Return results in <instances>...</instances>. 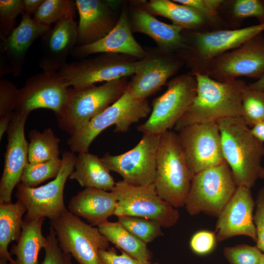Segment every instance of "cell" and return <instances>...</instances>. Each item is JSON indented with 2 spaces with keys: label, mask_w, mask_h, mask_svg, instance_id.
I'll return each mask as SVG.
<instances>
[{
  "label": "cell",
  "mask_w": 264,
  "mask_h": 264,
  "mask_svg": "<svg viewBox=\"0 0 264 264\" xmlns=\"http://www.w3.org/2000/svg\"><path fill=\"white\" fill-rule=\"evenodd\" d=\"M231 13L238 20L255 18L259 23H264V0H234L232 2Z\"/></svg>",
  "instance_id": "40"
},
{
  "label": "cell",
  "mask_w": 264,
  "mask_h": 264,
  "mask_svg": "<svg viewBox=\"0 0 264 264\" xmlns=\"http://www.w3.org/2000/svg\"><path fill=\"white\" fill-rule=\"evenodd\" d=\"M62 165L59 158L44 162L32 164L28 162L23 170L20 183L28 187H36L40 183L55 178L58 175Z\"/></svg>",
  "instance_id": "33"
},
{
  "label": "cell",
  "mask_w": 264,
  "mask_h": 264,
  "mask_svg": "<svg viewBox=\"0 0 264 264\" xmlns=\"http://www.w3.org/2000/svg\"><path fill=\"white\" fill-rule=\"evenodd\" d=\"M197 82L194 100L174 127L176 132L197 123L241 117L242 96L247 85L238 79L224 82L206 74L193 73Z\"/></svg>",
  "instance_id": "1"
},
{
  "label": "cell",
  "mask_w": 264,
  "mask_h": 264,
  "mask_svg": "<svg viewBox=\"0 0 264 264\" xmlns=\"http://www.w3.org/2000/svg\"><path fill=\"white\" fill-rule=\"evenodd\" d=\"M69 87L58 72L35 74L18 89L14 112L28 116L36 109H47L57 114L66 103Z\"/></svg>",
  "instance_id": "16"
},
{
  "label": "cell",
  "mask_w": 264,
  "mask_h": 264,
  "mask_svg": "<svg viewBox=\"0 0 264 264\" xmlns=\"http://www.w3.org/2000/svg\"><path fill=\"white\" fill-rule=\"evenodd\" d=\"M151 109L146 99L134 97L128 88L116 102L70 136L67 144L72 152H88L94 139L104 130L115 126L114 132H127L131 125L146 117Z\"/></svg>",
  "instance_id": "5"
},
{
  "label": "cell",
  "mask_w": 264,
  "mask_h": 264,
  "mask_svg": "<svg viewBox=\"0 0 264 264\" xmlns=\"http://www.w3.org/2000/svg\"><path fill=\"white\" fill-rule=\"evenodd\" d=\"M196 89L194 74L181 75L172 79L165 92L154 100L150 116L137 126L138 131L143 134L160 136L171 130L190 107Z\"/></svg>",
  "instance_id": "7"
},
{
  "label": "cell",
  "mask_w": 264,
  "mask_h": 264,
  "mask_svg": "<svg viewBox=\"0 0 264 264\" xmlns=\"http://www.w3.org/2000/svg\"><path fill=\"white\" fill-rule=\"evenodd\" d=\"M128 83L123 78L98 86L69 88L66 103L55 114L59 128L73 135L120 98Z\"/></svg>",
  "instance_id": "3"
},
{
  "label": "cell",
  "mask_w": 264,
  "mask_h": 264,
  "mask_svg": "<svg viewBox=\"0 0 264 264\" xmlns=\"http://www.w3.org/2000/svg\"><path fill=\"white\" fill-rule=\"evenodd\" d=\"M76 158L73 153L64 151L59 173L44 185L28 187L20 182L17 185L15 196L26 208L25 217L31 219L48 218L52 220L67 210L64 190L67 179L74 169Z\"/></svg>",
  "instance_id": "11"
},
{
  "label": "cell",
  "mask_w": 264,
  "mask_h": 264,
  "mask_svg": "<svg viewBox=\"0 0 264 264\" xmlns=\"http://www.w3.org/2000/svg\"><path fill=\"white\" fill-rule=\"evenodd\" d=\"M131 22L133 31L149 36L163 52H170L186 47L181 27L163 22L146 10H134Z\"/></svg>",
  "instance_id": "25"
},
{
  "label": "cell",
  "mask_w": 264,
  "mask_h": 264,
  "mask_svg": "<svg viewBox=\"0 0 264 264\" xmlns=\"http://www.w3.org/2000/svg\"><path fill=\"white\" fill-rule=\"evenodd\" d=\"M160 138L159 136L143 134L131 150L114 155L107 153L101 160L110 171L118 173L129 184L135 186L153 184Z\"/></svg>",
  "instance_id": "13"
},
{
  "label": "cell",
  "mask_w": 264,
  "mask_h": 264,
  "mask_svg": "<svg viewBox=\"0 0 264 264\" xmlns=\"http://www.w3.org/2000/svg\"><path fill=\"white\" fill-rule=\"evenodd\" d=\"M241 117L249 128L264 120V90L246 88L242 96Z\"/></svg>",
  "instance_id": "35"
},
{
  "label": "cell",
  "mask_w": 264,
  "mask_h": 264,
  "mask_svg": "<svg viewBox=\"0 0 264 264\" xmlns=\"http://www.w3.org/2000/svg\"><path fill=\"white\" fill-rule=\"evenodd\" d=\"M44 219H23L20 237L10 252L16 256L17 264H38L40 251L44 248L46 240L42 233Z\"/></svg>",
  "instance_id": "27"
},
{
  "label": "cell",
  "mask_w": 264,
  "mask_h": 264,
  "mask_svg": "<svg viewBox=\"0 0 264 264\" xmlns=\"http://www.w3.org/2000/svg\"><path fill=\"white\" fill-rule=\"evenodd\" d=\"M117 218V221L125 228L147 244L163 235L162 226L154 220L126 216Z\"/></svg>",
  "instance_id": "34"
},
{
  "label": "cell",
  "mask_w": 264,
  "mask_h": 264,
  "mask_svg": "<svg viewBox=\"0 0 264 264\" xmlns=\"http://www.w3.org/2000/svg\"><path fill=\"white\" fill-rule=\"evenodd\" d=\"M46 239L43 248L44 256L41 264H74L72 261V256L64 252L60 247L56 233L51 226Z\"/></svg>",
  "instance_id": "39"
},
{
  "label": "cell",
  "mask_w": 264,
  "mask_h": 264,
  "mask_svg": "<svg viewBox=\"0 0 264 264\" xmlns=\"http://www.w3.org/2000/svg\"><path fill=\"white\" fill-rule=\"evenodd\" d=\"M101 234L110 242L142 264H149L152 257L147 243L125 228L118 221H107L98 226Z\"/></svg>",
  "instance_id": "30"
},
{
  "label": "cell",
  "mask_w": 264,
  "mask_h": 264,
  "mask_svg": "<svg viewBox=\"0 0 264 264\" xmlns=\"http://www.w3.org/2000/svg\"><path fill=\"white\" fill-rule=\"evenodd\" d=\"M181 65L182 61L175 57L148 54L139 60L128 89L134 97L145 100L163 86Z\"/></svg>",
  "instance_id": "20"
},
{
  "label": "cell",
  "mask_w": 264,
  "mask_h": 264,
  "mask_svg": "<svg viewBox=\"0 0 264 264\" xmlns=\"http://www.w3.org/2000/svg\"><path fill=\"white\" fill-rule=\"evenodd\" d=\"M254 222L256 231V246L264 253V187L261 188L255 201Z\"/></svg>",
  "instance_id": "43"
},
{
  "label": "cell",
  "mask_w": 264,
  "mask_h": 264,
  "mask_svg": "<svg viewBox=\"0 0 264 264\" xmlns=\"http://www.w3.org/2000/svg\"><path fill=\"white\" fill-rule=\"evenodd\" d=\"M28 116L14 112L7 131L8 143L0 181V203L11 202L14 189L20 182L28 161V143L24 135Z\"/></svg>",
  "instance_id": "17"
},
{
  "label": "cell",
  "mask_w": 264,
  "mask_h": 264,
  "mask_svg": "<svg viewBox=\"0 0 264 264\" xmlns=\"http://www.w3.org/2000/svg\"><path fill=\"white\" fill-rule=\"evenodd\" d=\"M79 15L76 46L90 44L103 38L118 21L114 12L116 1L76 0Z\"/></svg>",
  "instance_id": "21"
},
{
  "label": "cell",
  "mask_w": 264,
  "mask_h": 264,
  "mask_svg": "<svg viewBox=\"0 0 264 264\" xmlns=\"http://www.w3.org/2000/svg\"><path fill=\"white\" fill-rule=\"evenodd\" d=\"M117 204V198L111 191L85 188L71 198L68 210L86 219L91 225L98 226L114 215Z\"/></svg>",
  "instance_id": "24"
},
{
  "label": "cell",
  "mask_w": 264,
  "mask_h": 264,
  "mask_svg": "<svg viewBox=\"0 0 264 264\" xmlns=\"http://www.w3.org/2000/svg\"><path fill=\"white\" fill-rule=\"evenodd\" d=\"M193 176L182 152L177 133L160 136L154 185L159 196L176 208L185 206Z\"/></svg>",
  "instance_id": "4"
},
{
  "label": "cell",
  "mask_w": 264,
  "mask_h": 264,
  "mask_svg": "<svg viewBox=\"0 0 264 264\" xmlns=\"http://www.w3.org/2000/svg\"><path fill=\"white\" fill-rule=\"evenodd\" d=\"M258 264H264V253H263L261 258Z\"/></svg>",
  "instance_id": "50"
},
{
  "label": "cell",
  "mask_w": 264,
  "mask_h": 264,
  "mask_svg": "<svg viewBox=\"0 0 264 264\" xmlns=\"http://www.w3.org/2000/svg\"><path fill=\"white\" fill-rule=\"evenodd\" d=\"M51 27L35 21L24 13L19 24L7 37L0 38V76L9 73L17 77L21 74L24 60L34 42Z\"/></svg>",
  "instance_id": "19"
},
{
  "label": "cell",
  "mask_w": 264,
  "mask_h": 264,
  "mask_svg": "<svg viewBox=\"0 0 264 264\" xmlns=\"http://www.w3.org/2000/svg\"><path fill=\"white\" fill-rule=\"evenodd\" d=\"M217 123L223 158L237 186L251 189L260 178L263 143L253 136L241 117L224 118Z\"/></svg>",
  "instance_id": "2"
},
{
  "label": "cell",
  "mask_w": 264,
  "mask_h": 264,
  "mask_svg": "<svg viewBox=\"0 0 264 264\" xmlns=\"http://www.w3.org/2000/svg\"><path fill=\"white\" fill-rule=\"evenodd\" d=\"M264 31V23L244 28L198 31L192 36L189 62L193 73H204L210 62Z\"/></svg>",
  "instance_id": "14"
},
{
  "label": "cell",
  "mask_w": 264,
  "mask_h": 264,
  "mask_svg": "<svg viewBox=\"0 0 264 264\" xmlns=\"http://www.w3.org/2000/svg\"><path fill=\"white\" fill-rule=\"evenodd\" d=\"M76 11L75 0H44L33 19L41 24L51 26L63 20H74Z\"/></svg>",
  "instance_id": "32"
},
{
  "label": "cell",
  "mask_w": 264,
  "mask_h": 264,
  "mask_svg": "<svg viewBox=\"0 0 264 264\" xmlns=\"http://www.w3.org/2000/svg\"><path fill=\"white\" fill-rule=\"evenodd\" d=\"M0 264H11L8 261L0 258Z\"/></svg>",
  "instance_id": "48"
},
{
  "label": "cell",
  "mask_w": 264,
  "mask_h": 264,
  "mask_svg": "<svg viewBox=\"0 0 264 264\" xmlns=\"http://www.w3.org/2000/svg\"><path fill=\"white\" fill-rule=\"evenodd\" d=\"M18 88L9 80H0V139L7 132L12 120Z\"/></svg>",
  "instance_id": "36"
},
{
  "label": "cell",
  "mask_w": 264,
  "mask_h": 264,
  "mask_svg": "<svg viewBox=\"0 0 264 264\" xmlns=\"http://www.w3.org/2000/svg\"><path fill=\"white\" fill-rule=\"evenodd\" d=\"M121 252L119 255L113 248L100 250L102 264H142L124 251Z\"/></svg>",
  "instance_id": "44"
},
{
  "label": "cell",
  "mask_w": 264,
  "mask_h": 264,
  "mask_svg": "<svg viewBox=\"0 0 264 264\" xmlns=\"http://www.w3.org/2000/svg\"><path fill=\"white\" fill-rule=\"evenodd\" d=\"M256 246L246 244L225 247L223 254L230 264H258L263 254Z\"/></svg>",
  "instance_id": "38"
},
{
  "label": "cell",
  "mask_w": 264,
  "mask_h": 264,
  "mask_svg": "<svg viewBox=\"0 0 264 264\" xmlns=\"http://www.w3.org/2000/svg\"><path fill=\"white\" fill-rule=\"evenodd\" d=\"M28 137V161L35 164L59 158L60 139L49 128L43 132L33 130Z\"/></svg>",
  "instance_id": "31"
},
{
  "label": "cell",
  "mask_w": 264,
  "mask_h": 264,
  "mask_svg": "<svg viewBox=\"0 0 264 264\" xmlns=\"http://www.w3.org/2000/svg\"><path fill=\"white\" fill-rule=\"evenodd\" d=\"M151 14L171 20L173 24L183 29H195L204 26L208 21L195 9L169 0H151L145 5Z\"/></svg>",
  "instance_id": "29"
},
{
  "label": "cell",
  "mask_w": 264,
  "mask_h": 264,
  "mask_svg": "<svg viewBox=\"0 0 264 264\" xmlns=\"http://www.w3.org/2000/svg\"><path fill=\"white\" fill-rule=\"evenodd\" d=\"M237 187L225 162L206 169L193 176L184 207L192 216L203 213L218 217Z\"/></svg>",
  "instance_id": "6"
},
{
  "label": "cell",
  "mask_w": 264,
  "mask_h": 264,
  "mask_svg": "<svg viewBox=\"0 0 264 264\" xmlns=\"http://www.w3.org/2000/svg\"><path fill=\"white\" fill-rule=\"evenodd\" d=\"M217 242L215 232L201 230L192 236L190 247L196 254L204 256L211 253L215 249Z\"/></svg>",
  "instance_id": "42"
},
{
  "label": "cell",
  "mask_w": 264,
  "mask_h": 264,
  "mask_svg": "<svg viewBox=\"0 0 264 264\" xmlns=\"http://www.w3.org/2000/svg\"><path fill=\"white\" fill-rule=\"evenodd\" d=\"M27 212L25 205L17 199L15 203H0V258L11 264H17L8 250L9 243L19 239L23 219Z\"/></svg>",
  "instance_id": "28"
},
{
  "label": "cell",
  "mask_w": 264,
  "mask_h": 264,
  "mask_svg": "<svg viewBox=\"0 0 264 264\" xmlns=\"http://www.w3.org/2000/svg\"><path fill=\"white\" fill-rule=\"evenodd\" d=\"M62 250L79 264H102L99 251L107 249L109 242L98 228L88 224L67 209L50 220Z\"/></svg>",
  "instance_id": "9"
},
{
  "label": "cell",
  "mask_w": 264,
  "mask_h": 264,
  "mask_svg": "<svg viewBox=\"0 0 264 264\" xmlns=\"http://www.w3.org/2000/svg\"><path fill=\"white\" fill-rule=\"evenodd\" d=\"M255 206L251 189L238 186L218 217L215 231L218 242L237 236H244L256 242V231L254 222Z\"/></svg>",
  "instance_id": "18"
},
{
  "label": "cell",
  "mask_w": 264,
  "mask_h": 264,
  "mask_svg": "<svg viewBox=\"0 0 264 264\" xmlns=\"http://www.w3.org/2000/svg\"><path fill=\"white\" fill-rule=\"evenodd\" d=\"M24 13L23 0H0V38L11 33L17 27V18Z\"/></svg>",
  "instance_id": "37"
},
{
  "label": "cell",
  "mask_w": 264,
  "mask_h": 264,
  "mask_svg": "<svg viewBox=\"0 0 264 264\" xmlns=\"http://www.w3.org/2000/svg\"><path fill=\"white\" fill-rule=\"evenodd\" d=\"M44 0H23L25 13L34 14Z\"/></svg>",
  "instance_id": "45"
},
{
  "label": "cell",
  "mask_w": 264,
  "mask_h": 264,
  "mask_svg": "<svg viewBox=\"0 0 264 264\" xmlns=\"http://www.w3.org/2000/svg\"><path fill=\"white\" fill-rule=\"evenodd\" d=\"M247 88L257 90H264V74L254 83L247 85Z\"/></svg>",
  "instance_id": "47"
},
{
  "label": "cell",
  "mask_w": 264,
  "mask_h": 264,
  "mask_svg": "<svg viewBox=\"0 0 264 264\" xmlns=\"http://www.w3.org/2000/svg\"><path fill=\"white\" fill-rule=\"evenodd\" d=\"M177 135L182 152L193 176L201 171L225 162L217 122L192 124L182 129Z\"/></svg>",
  "instance_id": "12"
},
{
  "label": "cell",
  "mask_w": 264,
  "mask_h": 264,
  "mask_svg": "<svg viewBox=\"0 0 264 264\" xmlns=\"http://www.w3.org/2000/svg\"><path fill=\"white\" fill-rule=\"evenodd\" d=\"M117 204L114 215L132 216L154 220L162 227L175 225L179 219L177 208L162 199L158 195L154 184L135 186L120 180L111 191Z\"/></svg>",
  "instance_id": "8"
},
{
  "label": "cell",
  "mask_w": 264,
  "mask_h": 264,
  "mask_svg": "<svg viewBox=\"0 0 264 264\" xmlns=\"http://www.w3.org/2000/svg\"><path fill=\"white\" fill-rule=\"evenodd\" d=\"M74 168L69 178L76 180L82 187L111 191L115 186L116 182L110 171L101 158L95 154L88 152L79 153L76 158Z\"/></svg>",
  "instance_id": "26"
},
{
  "label": "cell",
  "mask_w": 264,
  "mask_h": 264,
  "mask_svg": "<svg viewBox=\"0 0 264 264\" xmlns=\"http://www.w3.org/2000/svg\"><path fill=\"white\" fill-rule=\"evenodd\" d=\"M260 178L264 180V167H262L261 169Z\"/></svg>",
  "instance_id": "49"
},
{
  "label": "cell",
  "mask_w": 264,
  "mask_h": 264,
  "mask_svg": "<svg viewBox=\"0 0 264 264\" xmlns=\"http://www.w3.org/2000/svg\"><path fill=\"white\" fill-rule=\"evenodd\" d=\"M251 133L253 136L264 143V120L256 124L250 128Z\"/></svg>",
  "instance_id": "46"
},
{
  "label": "cell",
  "mask_w": 264,
  "mask_h": 264,
  "mask_svg": "<svg viewBox=\"0 0 264 264\" xmlns=\"http://www.w3.org/2000/svg\"><path fill=\"white\" fill-rule=\"evenodd\" d=\"M132 30L128 14L123 10L108 34L93 43L76 46L71 55L74 58L82 59L93 54L114 53L143 59L148 53L135 40Z\"/></svg>",
  "instance_id": "23"
},
{
  "label": "cell",
  "mask_w": 264,
  "mask_h": 264,
  "mask_svg": "<svg viewBox=\"0 0 264 264\" xmlns=\"http://www.w3.org/2000/svg\"><path fill=\"white\" fill-rule=\"evenodd\" d=\"M78 24L74 20L62 21L50 27L41 37L39 66L46 73L58 72L77 45Z\"/></svg>",
  "instance_id": "22"
},
{
  "label": "cell",
  "mask_w": 264,
  "mask_h": 264,
  "mask_svg": "<svg viewBox=\"0 0 264 264\" xmlns=\"http://www.w3.org/2000/svg\"><path fill=\"white\" fill-rule=\"evenodd\" d=\"M174 1L191 7L202 14L208 22L219 20L218 10L225 3L223 0H174Z\"/></svg>",
  "instance_id": "41"
},
{
  "label": "cell",
  "mask_w": 264,
  "mask_h": 264,
  "mask_svg": "<svg viewBox=\"0 0 264 264\" xmlns=\"http://www.w3.org/2000/svg\"><path fill=\"white\" fill-rule=\"evenodd\" d=\"M203 74L221 82L236 79L240 76L260 79L264 74L263 33L215 58Z\"/></svg>",
  "instance_id": "15"
},
{
  "label": "cell",
  "mask_w": 264,
  "mask_h": 264,
  "mask_svg": "<svg viewBox=\"0 0 264 264\" xmlns=\"http://www.w3.org/2000/svg\"><path fill=\"white\" fill-rule=\"evenodd\" d=\"M139 60L123 54L101 53L67 63L58 72L69 87L84 88L133 75Z\"/></svg>",
  "instance_id": "10"
}]
</instances>
